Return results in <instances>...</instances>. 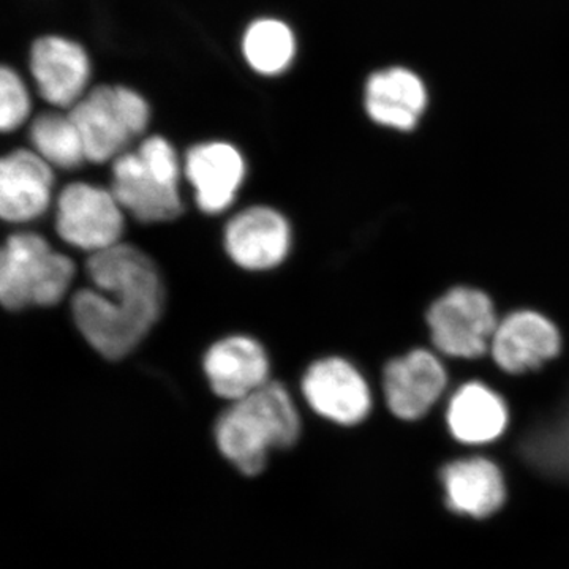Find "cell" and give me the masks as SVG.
<instances>
[{
    "label": "cell",
    "instance_id": "10",
    "mask_svg": "<svg viewBox=\"0 0 569 569\" xmlns=\"http://www.w3.org/2000/svg\"><path fill=\"white\" fill-rule=\"evenodd\" d=\"M563 339L559 326L545 313L522 309L509 313L497 326L490 356L509 376L537 370L560 355Z\"/></svg>",
    "mask_w": 569,
    "mask_h": 569
},
{
    "label": "cell",
    "instance_id": "16",
    "mask_svg": "<svg viewBox=\"0 0 569 569\" xmlns=\"http://www.w3.org/2000/svg\"><path fill=\"white\" fill-rule=\"evenodd\" d=\"M427 102L425 82L403 67L377 71L366 84L367 114L387 129L410 132L425 114Z\"/></svg>",
    "mask_w": 569,
    "mask_h": 569
},
{
    "label": "cell",
    "instance_id": "5",
    "mask_svg": "<svg viewBox=\"0 0 569 569\" xmlns=\"http://www.w3.org/2000/svg\"><path fill=\"white\" fill-rule=\"evenodd\" d=\"M91 163L114 162L151 122L144 97L126 86H99L69 111Z\"/></svg>",
    "mask_w": 569,
    "mask_h": 569
},
{
    "label": "cell",
    "instance_id": "14",
    "mask_svg": "<svg viewBox=\"0 0 569 569\" xmlns=\"http://www.w3.org/2000/svg\"><path fill=\"white\" fill-rule=\"evenodd\" d=\"M203 370L213 395L231 402L246 399L271 381L268 351L250 336H227L213 342L206 351Z\"/></svg>",
    "mask_w": 569,
    "mask_h": 569
},
{
    "label": "cell",
    "instance_id": "11",
    "mask_svg": "<svg viewBox=\"0 0 569 569\" xmlns=\"http://www.w3.org/2000/svg\"><path fill=\"white\" fill-rule=\"evenodd\" d=\"M448 387L447 367L426 348L392 358L383 369L387 406L402 421H418Z\"/></svg>",
    "mask_w": 569,
    "mask_h": 569
},
{
    "label": "cell",
    "instance_id": "15",
    "mask_svg": "<svg viewBox=\"0 0 569 569\" xmlns=\"http://www.w3.org/2000/svg\"><path fill=\"white\" fill-rule=\"evenodd\" d=\"M54 171L31 149H14L0 162V216L13 224L31 223L50 209Z\"/></svg>",
    "mask_w": 569,
    "mask_h": 569
},
{
    "label": "cell",
    "instance_id": "6",
    "mask_svg": "<svg viewBox=\"0 0 569 569\" xmlns=\"http://www.w3.org/2000/svg\"><path fill=\"white\" fill-rule=\"evenodd\" d=\"M427 331L433 347L452 359L473 361L490 350L497 326L496 305L479 288H449L426 312Z\"/></svg>",
    "mask_w": 569,
    "mask_h": 569
},
{
    "label": "cell",
    "instance_id": "1",
    "mask_svg": "<svg viewBox=\"0 0 569 569\" xmlns=\"http://www.w3.org/2000/svg\"><path fill=\"white\" fill-rule=\"evenodd\" d=\"M86 272L93 288L73 295L71 317L97 353L121 361L162 317V276L149 254L126 242L91 254Z\"/></svg>",
    "mask_w": 569,
    "mask_h": 569
},
{
    "label": "cell",
    "instance_id": "22",
    "mask_svg": "<svg viewBox=\"0 0 569 569\" xmlns=\"http://www.w3.org/2000/svg\"><path fill=\"white\" fill-rule=\"evenodd\" d=\"M32 111V100L20 73L3 67L0 71V129L11 133L28 121Z\"/></svg>",
    "mask_w": 569,
    "mask_h": 569
},
{
    "label": "cell",
    "instance_id": "17",
    "mask_svg": "<svg viewBox=\"0 0 569 569\" xmlns=\"http://www.w3.org/2000/svg\"><path fill=\"white\" fill-rule=\"evenodd\" d=\"M447 421L452 437L466 445H486L507 429L505 400L479 381L462 385L449 400Z\"/></svg>",
    "mask_w": 569,
    "mask_h": 569
},
{
    "label": "cell",
    "instance_id": "8",
    "mask_svg": "<svg viewBox=\"0 0 569 569\" xmlns=\"http://www.w3.org/2000/svg\"><path fill=\"white\" fill-rule=\"evenodd\" d=\"M302 395L309 407L328 421L356 426L372 408V395L365 376L340 356H326L307 367Z\"/></svg>",
    "mask_w": 569,
    "mask_h": 569
},
{
    "label": "cell",
    "instance_id": "3",
    "mask_svg": "<svg viewBox=\"0 0 569 569\" xmlns=\"http://www.w3.org/2000/svg\"><path fill=\"white\" fill-rule=\"evenodd\" d=\"M111 173V192L138 222L167 223L182 216L183 168L167 138H146L137 151L123 152L112 162Z\"/></svg>",
    "mask_w": 569,
    "mask_h": 569
},
{
    "label": "cell",
    "instance_id": "18",
    "mask_svg": "<svg viewBox=\"0 0 569 569\" xmlns=\"http://www.w3.org/2000/svg\"><path fill=\"white\" fill-rule=\"evenodd\" d=\"M452 511L482 519L503 505L507 490L496 463L486 459L458 460L441 473Z\"/></svg>",
    "mask_w": 569,
    "mask_h": 569
},
{
    "label": "cell",
    "instance_id": "19",
    "mask_svg": "<svg viewBox=\"0 0 569 569\" xmlns=\"http://www.w3.org/2000/svg\"><path fill=\"white\" fill-rule=\"evenodd\" d=\"M29 138L33 151L52 168L71 171L88 162L80 130L70 114L58 111L41 112L31 123Z\"/></svg>",
    "mask_w": 569,
    "mask_h": 569
},
{
    "label": "cell",
    "instance_id": "2",
    "mask_svg": "<svg viewBox=\"0 0 569 569\" xmlns=\"http://www.w3.org/2000/svg\"><path fill=\"white\" fill-rule=\"evenodd\" d=\"M299 436L301 419L279 381L233 402L216 425L217 447L247 477L263 471L271 449L291 448Z\"/></svg>",
    "mask_w": 569,
    "mask_h": 569
},
{
    "label": "cell",
    "instance_id": "12",
    "mask_svg": "<svg viewBox=\"0 0 569 569\" xmlns=\"http://www.w3.org/2000/svg\"><path fill=\"white\" fill-rule=\"evenodd\" d=\"M182 168L193 187L194 203L208 216H219L233 206L247 174L244 156L227 141L192 146L183 157Z\"/></svg>",
    "mask_w": 569,
    "mask_h": 569
},
{
    "label": "cell",
    "instance_id": "21",
    "mask_svg": "<svg viewBox=\"0 0 569 569\" xmlns=\"http://www.w3.org/2000/svg\"><path fill=\"white\" fill-rule=\"evenodd\" d=\"M523 455L539 470L569 481V407L557 421L527 437Z\"/></svg>",
    "mask_w": 569,
    "mask_h": 569
},
{
    "label": "cell",
    "instance_id": "20",
    "mask_svg": "<svg viewBox=\"0 0 569 569\" xmlns=\"http://www.w3.org/2000/svg\"><path fill=\"white\" fill-rule=\"evenodd\" d=\"M242 52L250 69L264 77H277L295 61V33L283 21L263 18L247 28Z\"/></svg>",
    "mask_w": 569,
    "mask_h": 569
},
{
    "label": "cell",
    "instance_id": "13",
    "mask_svg": "<svg viewBox=\"0 0 569 569\" xmlns=\"http://www.w3.org/2000/svg\"><path fill=\"white\" fill-rule=\"evenodd\" d=\"M31 73L40 96L52 107H74L86 96L91 80V61L77 41L47 36L33 41Z\"/></svg>",
    "mask_w": 569,
    "mask_h": 569
},
{
    "label": "cell",
    "instance_id": "4",
    "mask_svg": "<svg viewBox=\"0 0 569 569\" xmlns=\"http://www.w3.org/2000/svg\"><path fill=\"white\" fill-rule=\"evenodd\" d=\"M73 260L52 249L32 231L7 238L0 253V302L10 312L29 307H52L69 293L73 283Z\"/></svg>",
    "mask_w": 569,
    "mask_h": 569
},
{
    "label": "cell",
    "instance_id": "7",
    "mask_svg": "<svg viewBox=\"0 0 569 569\" xmlns=\"http://www.w3.org/2000/svg\"><path fill=\"white\" fill-rule=\"evenodd\" d=\"M123 212L111 190L71 182L56 198V233L82 252H103L121 244L126 230Z\"/></svg>",
    "mask_w": 569,
    "mask_h": 569
},
{
    "label": "cell",
    "instance_id": "9",
    "mask_svg": "<svg viewBox=\"0 0 569 569\" xmlns=\"http://www.w3.org/2000/svg\"><path fill=\"white\" fill-rule=\"evenodd\" d=\"M291 242L293 234L287 217L269 206H250L224 224V252L246 271L279 268L290 254Z\"/></svg>",
    "mask_w": 569,
    "mask_h": 569
}]
</instances>
